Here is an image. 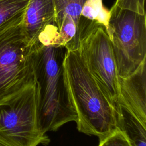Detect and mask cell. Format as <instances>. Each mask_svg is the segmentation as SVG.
Masks as SVG:
<instances>
[{
	"mask_svg": "<svg viewBox=\"0 0 146 146\" xmlns=\"http://www.w3.org/2000/svg\"><path fill=\"white\" fill-rule=\"evenodd\" d=\"M146 61L125 78L119 76L120 103L146 127Z\"/></svg>",
	"mask_w": 146,
	"mask_h": 146,
	"instance_id": "obj_7",
	"label": "cell"
},
{
	"mask_svg": "<svg viewBox=\"0 0 146 146\" xmlns=\"http://www.w3.org/2000/svg\"><path fill=\"white\" fill-rule=\"evenodd\" d=\"M117 128L128 140L131 146H146V127L123 103L117 110Z\"/></svg>",
	"mask_w": 146,
	"mask_h": 146,
	"instance_id": "obj_9",
	"label": "cell"
},
{
	"mask_svg": "<svg viewBox=\"0 0 146 146\" xmlns=\"http://www.w3.org/2000/svg\"><path fill=\"white\" fill-rule=\"evenodd\" d=\"M0 146H14L0 136Z\"/></svg>",
	"mask_w": 146,
	"mask_h": 146,
	"instance_id": "obj_15",
	"label": "cell"
},
{
	"mask_svg": "<svg viewBox=\"0 0 146 146\" xmlns=\"http://www.w3.org/2000/svg\"><path fill=\"white\" fill-rule=\"evenodd\" d=\"M86 0H54L55 9V23L58 30L65 17H70L78 26L81 11Z\"/></svg>",
	"mask_w": 146,
	"mask_h": 146,
	"instance_id": "obj_10",
	"label": "cell"
},
{
	"mask_svg": "<svg viewBox=\"0 0 146 146\" xmlns=\"http://www.w3.org/2000/svg\"><path fill=\"white\" fill-rule=\"evenodd\" d=\"M0 136L14 146L49 143L39 126L35 81L0 103Z\"/></svg>",
	"mask_w": 146,
	"mask_h": 146,
	"instance_id": "obj_6",
	"label": "cell"
},
{
	"mask_svg": "<svg viewBox=\"0 0 146 146\" xmlns=\"http://www.w3.org/2000/svg\"><path fill=\"white\" fill-rule=\"evenodd\" d=\"M76 40L80 57L117 111L120 103L119 75L111 42L104 26L81 16Z\"/></svg>",
	"mask_w": 146,
	"mask_h": 146,
	"instance_id": "obj_3",
	"label": "cell"
},
{
	"mask_svg": "<svg viewBox=\"0 0 146 146\" xmlns=\"http://www.w3.org/2000/svg\"><path fill=\"white\" fill-rule=\"evenodd\" d=\"M34 46L33 72L36 87L37 110L41 132L57 130L77 120L64 67L67 48L55 44Z\"/></svg>",
	"mask_w": 146,
	"mask_h": 146,
	"instance_id": "obj_1",
	"label": "cell"
},
{
	"mask_svg": "<svg viewBox=\"0 0 146 146\" xmlns=\"http://www.w3.org/2000/svg\"><path fill=\"white\" fill-rule=\"evenodd\" d=\"M55 9L54 0H30L21 23L22 31L30 46L38 42L40 34L54 25Z\"/></svg>",
	"mask_w": 146,
	"mask_h": 146,
	"instance_id": "obj_8",
	"label": "cell"
},
{
	"mask_svg": "<svg viewBox=\"0 0 146 146\" xmlns=\"http://www.w3.org/2000/svg\"><path fill=\"white\" fill-rule=\"evenodd\" d=\"M111 40L119 76L125 78L146 61V17L114 3L110 10Z\"/></svg>",
	"mask_w": 146,
	"mask_h": 146,
	"instance_id": "obj_5",
	"label": "cell"
},
{
	"mask_svg": "<svg viewBox=\"0 0 146 146\" xmlns=\"http://www.w3.org/2000/svg\"><path fill=\"white\" fill-rule=\"evenodd\" d=\"M81 16L104 26L108 34L110 12L103 6V0H86L82 7Z\"/></svg>",
	"mask_w": 146,
	"mask_h": 146,
	"instance_id": "obj_11",
	"label": "cell"
},
{
	"mask_svg": "<svg viewBox=\"0 0 146 146\" xmlns=\"http://www.w3.org/2000/svg\"><path fill=\"white\" fill-rule=\"evenodd\" d=\"M30 0H0V26L9 20L22 15Z\"/></svg>",
	"mask_w": 146,
	"mask_h": 146,
	"instance_id": "obj_12",
	"label": "cell"
},
{
	"mask_svg": "<svg viewBox=\"0 0 146 146\" xmlns=\"http://www.w3.org/2000/svg\"><path fill=\"white\" fill-rule=\"evenodd\" d=\"M64 67L77 128L102 140L117 128L116 110L88 71L77 50H67Z\"/></svg>",
	"mask_w": 146,
	"mask_h": 146,
	"instance_id": "obj_2",
	"label": "cell"
},
{
	"mask_svg": "<svg viewBox=\"0 0 146 146\" xmlns=\"http://www.w3.org/2000/svg\"><path fill=\"white\" fill-rule=\"evenodd\" d=\"M145 0H116L115 3L120 8L131 10L138 14H145Z\"/></svg>",
	"mask_w": 146,
	"mask_h": 146,
	"instance_id": "obj_14",
	"label": "cell"
},
{
	"mask_svg": "<svg viewBox=\"0 0 146 146\" xmlns=\"http://www.w3.org/2000/svg\"><path fill=\"white\" fill-rule=\"evenodd\" d=\"M98 146H131L124 135L118 129L105 139L100 140Z\"/></svg>",
	"mask_w": 146,
	"mask_h": 146,
	"instance_id": "obj_13",
	"label": "cell"
},
{
	"mask_svg": "<svg viewBox=\"0 0 146 146\" xmlns=\"http://www.w3.org/2000/svg\"><path fill=\"white\" fill-rule=\"evenodd\" d=\"M21 15L0 26V103L35 81L34 46L22 31Z\"/></svg>",
	"mask_w": 146,
	"mask_h": 146,
	"instance_id": "obj_4",
	"label": "cell"
}]
</instances>
